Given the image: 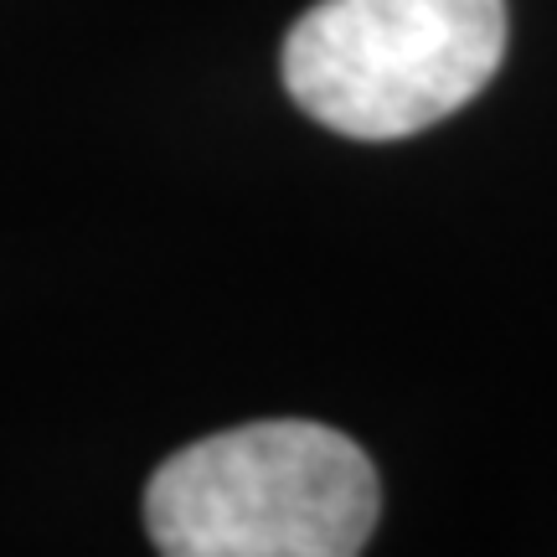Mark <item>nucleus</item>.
<instances>
[{
  "mask_svg": "<svg viewBox=\"0 0 557 557\" xmlns=\"http://www.w3.org/2000/svg\"><path fill=\"white\" fill-rule=\"evenodd\" d=\"M377 511L372 459L310 418L186 444L145 485L150 542L171 557H351Z\"/></svg>",
  "mask_w": 557,
  "mask_h": 557,
  "instance_id": "f257e3e1",
  "label": "nucleus"
},
{
  "mask_svg": "<svg viewBox=\"0 0 557 557\" xmlns=\"http://www.w3.org/2000/svg\"><path fill=\"white\" fill-rule=\"evenodd\" d=\"M506 58V0H320L284 41V88L315 124L403 139L459 114Z\"/></svg>",
  "mask_w": 557,
  "mask_h": 557,
  "instance_id": "f03ea898",
  "label": "nucleus"
}]
</instances>
